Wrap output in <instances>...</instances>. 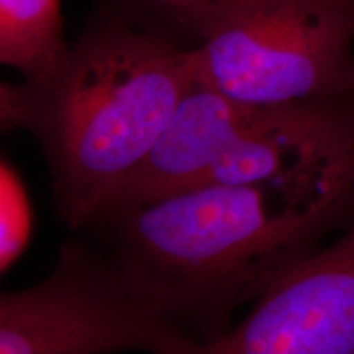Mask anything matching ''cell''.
<instances>
[{
  "mask_svg": "<svg viewBox=\"0 0 354 354\" xmlns=\"http://www.w3.org/2000/svg\"><path fill=\"white\" fill-rule=\"evenodd\" d=\"M354 225V151L248 184L196 185L91 225L146 304L203 346L295 264Z\"/></svg>",
  "mask_w": 354,
  "mask_h": 354,
  "instance_id": "1",
  "label": "cell"
},
{
  "mask_svg": "<svg viewBox=\"0 0 354 354\" xmlns=\"http://www.w3.org/2000/svg\"><path fill=\"white\" fill-rule=\"evenodd\" d=\"M197 82L196 56L130 30H100L39 82L3 84L0 117L41 146L56 210L74 232L100 218Z\"/></svg>",
  "mask_w": 354,
  "mask_h": 354,
  "instance_id": "2",
  "label": "cell"
},
{
  "mask_svg": "<svg viewBox=\"0 0 354 354\" xmlns=\"http://www.w3.org/2000/svg\"><path fill=\"white\" fill-rule=\"evenodd\" d=\"M197 82L281 105L354 92V0H253L198 30Z\"/></svg>",
  "mask_w": 354,
  "mask_h": 354,
  "instance_id": "3",
  "label": "cell"
},
{
  "mask_svg": "<svg viewBox=\"0 0 354 354\" xmlns=\"http://www.w3.org/2000/svg\"><path fill=\"white\" fill-rule=\"evenodd\" d=\"M205 354L146 304L97 245H61L43 281L0 295V354Z\"/></svg>",
  "mask_w": 354,
  "mask_h": 354,
  "instance_id": "4",
  "label": "cell"
},
{
  "mask_svg": "<svg viewBox=\"0 0 354 354\" xmlns=\"http://www.w3.org/2000/svg\"><path fill=\"white\" fill-rule=\"evenodd\" d=\"M205 354H354V225L279 277Z\"/></svg>",
  "mask_w": 354,
  "mask_h": 354,
  "instance_id": "5",
  "label": "cell"
},
{
  "mask_svg": "<svg viewBox=\"0 0 354 354\" xmlns=\"http://www.w3.org/2000/svg\"><path fill=\"white\" fill-rule=\"evenodd\" d=\"M69 48L61 0H0V61L39 82L56 73Z\"/></svg>",
  "mask_w": 354,
  "mask_h": 354,
  "instance_id": "6",
  "label": "cell"
},
{
  "mask_svg": "<svg viewBox=\"0 0 354 354\" xmlns=\"http://www.w3.org/2000/svg\"><path fill=\"white\" fill-rule=\"evenodd\" d=\"M2 189H0V210H2V246H0V258L2 269L10 266L19 258L28 241L32 232V210H30L28 197H26L24 184L20 177L12 169L8 162H2Z\"/></svg>",
  "mask_w": 354,
  "mask_h": 354,
  "instance_id": "7",
  "label": "cell"
},
{
  "mask_svg": "<svg viewBox=\"0 0 354 354\" xmlns=\"http://www.w3.org/2000/svg\"><path fill=\"white\" fill-rule=\"evenodd\" d=\"M148 2L184 17L185 20H189L201 30L203 25H207L216 17L246 6L253 0H148Z\"/></svg>",
  "mask_w": 354,
  "mask_h": 354,
  "instance_id": "8",
  "label": "cell"
}]
</instances>
